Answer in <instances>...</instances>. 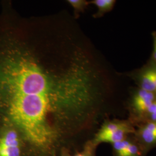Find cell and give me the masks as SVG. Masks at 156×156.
Listing matches in <instances>:
<instances>
[{
	"label": "cell",
	"mask_w": 156,
	"mask_h": 156,
	"mask_svg": "<svg viewBox=\"0 0 156 156\" xmlns=\"http://www.w3.org/2000/svg\"><path fill=\"white\" fill-rule=\"evenodd\" d=\"M0 14V117L38 109L58 117L78 115L97 96L95 71L73 34L49 22Z\"/></svg>",
	"instance_id": "cell-1"
},
{
	"label": "cell",
	"mask_w": 156,
	"mask_h": 156,
	"mask_svg": "<svg viewBox=\"0 0 156 156\" xmlns=\"http://www.w3.org/2000/svg\"><path fill=\"white\" fill-rule=\"evenodd\" d=\"M135 133L133 123L128 120L109 121L104 123L96 134L93 144L110 143L113 145L128 138L129 135Z\"/></svg>",
	"instance_id": "cell-2"
},
{
	"label": "cell",
	"mask_w": 156,
	"mask_h": 156,
	"mask_svg": "<svg viewBox=\"0 0 156 156\" xmlns=\"http://www.w3.org/2000/svg\"><path fill=\"white\" fill-rule=\"evenodd\" d=\"M20 139L17 131L4 128L0 134V156H20Z\"/></svg>",
	"instance_id": "cell-3"
},
{
	"label": "cell",
	"mask_w": 156,
	"mask_h": 156,
	"mask_svg": "<svg viewBox=\"0 0 156 156\" xmlns=\"http://www.w3.org/2000/svg\"><path fill=\"white\" fill-rule=\"evenodd\" d=\"M156 100V94L140 89L133 95L131 106L132 111L137 119L142 120L151 105Z\"/></svg>",
	"instance_id": "cell-4"
},
{
	"label": "cell",
	"mask_w": 156,
	"mask_h": 156,
	"mask_svg": "<svg viewBox=\"0 0 156 156\" xmlns=\"http://www.w3.org/2000/svg\"><path fill=\"white\" fill-rule=\"evenodd\" d=\"M135 134V140L143 152L152 149L156 146V122L144 123Z\"/></svg>",
	"instance_id": "cell-5"
},
{
	"label": "cell",
	"mask_w": 156,
	"mask_h": 156,
	"mask_svg": "<svg viewBox=\"0 0 156 156\" xmlns=\"http://www.w3.org/2000/svg\"><path fill=\"white\" fill-rule=\"evenodd\" d=\"M140 89L156 94V68L146 69L140 75Z\"/></svg>",
	"instance_id": "cell-6"
},
{
	"label": "cell",
	"mask_w": 156,
	"mask_h": 156,
	"mask_svg": "<svg viewBox=\"0 0 156 156\" xmlns=\"http://www.w3.org/2000/svg\"><path fill=\"white\" fill-rule=\"evenodd\" d=\"M115 3V0H93L89 2V4L94 5L98 9L97 12L94 15L96 18L102 17L106 13L111 11Z\"/></svg>",
	"instance_id": "cell-7"
},
{
	"label": "cell",
	"mask_w": 156,
	"mask_h": 156,
	"mask_svg": "<svg viewBox=\"0 0 156 156\" xmlns=\"http://www.w3.org/2000/svg\"><path fill=\"white\" fill-rule=\"evenodd\" d=\"M68 3L74 9L75 16H78L79 13L83 12L86 6L89 4V2L84 0H68Z\"/></svg>",
	"instance_id": "cell-8"
},
{
	"label": "cell",
	"mask_w": 156,
	"mask_h": 156,
	"mask_svg": "<svg viewBox=\"0 0 156 156\" xmlns=\"http://www.w3.org/2000/svg\"><path fill=\"white\" fill-rule=\"evenodd\" d=\"M142 121H144V123L146 122H156V100L151 105Z\"/></svg>",
	"instance_id": "cell-9"
},
{
	"label": "cell",
	"mask_w": 156,
	"mask_h": 156,
	"mask_svg": "<svg viewBox=\"0 0 156 156\" xmlns=\"http://www.w3.org/2000/svg\"><path fill=\"white\" fill-rule=\"evenodd\" d=\"M153 58L156 63V33L153 34Z\"/></svg>",
	"instance_id": "cell-10"
},
{
	"label": "cell",
	"mask_w": 156,
	"mask_h": 156,
	"mask_svg": "<svg viewBox=\"0 0 156 156\" xmlns=\"http://www.w3.org/2000/svg\"><path fill=\"white\" fill-rule=\"evenodd\" d=\"M74 156H92L91 151L90 149L87 148L86 150H85L83 152L78 153Z\"/></svg>",
	"instance_id": "cell-11"
}]
</instances>
